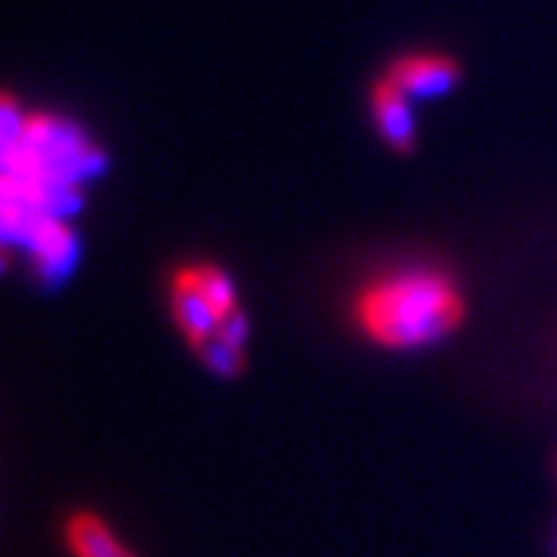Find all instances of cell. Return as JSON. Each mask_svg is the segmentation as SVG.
Here are the masks:
<instances>
[{"instance_id": "3", "label": "cell", "mask_w": 557, "mask_h": 557, "mask_svg": "<svg viewBox=\"0 0 557 557\" xmlns=\"http://www.w3.org/2000/svg\"><path fill=\"white\" fill-rule=\"evenodd\" d=\"M22 248L28 251V263L44 282H57L72 273L78 260V236L69 226L65 214H47L38 218L20 236Z\"/></svg>"}, {"instance_id": "5", "label": "cell", "mask_w": 557, "mask_h": 557, "mask_svg": "<svg viewBox=\"0 0 557 557\" xmlns=\"http://www.w3.org/2000/svg\"><path fill=\"white\" fill-rule=\"evenodd\" d=\"M372 112H375V121H379L381 137L387 139L391 149L409 152L416 146V119H412V109H409V94L391 75L375 84Z\"/></svg>"}, {"instance_id": "4", "label": "cell", "mask_w": 557, "mask_h": 557, "mask_svg": "<svg viewBox=\"0 0 557 557\" xmlns=\"http://www.w3.org/2000/svg\"><path fill=\"white\" fill-rule=\"evenodd\" d=\"M62 545L69 557H139L115 523L94 508H78L62 520Z\"/></svg>"}, {"instance_id": "6", "label": "cell", "mask_w": 557, "mask_h": 557, "mask_svg": "<svg viewBox=\"0 0 557 557\" xmlns=\"http://www.w3.org/2000/svg\"><path fill=\"white\" fill-rule=\"evenodd\" d=\"M458 75L461 72H458L456 62L449 57H434V53L403 57L391 72V78L416 100H428V97H440V94L453 90Z\"/></svg>"}, {"instance_id": "1", "label": "cell", "mask_w": 557, "mask_h": 557, "mask_svg": "<svg viewBox=\"0 0 557 557\" xmlns=\"http://www.w3.org/2000/svg\"><path fill=\"white\" fill-rule=\"evenodd\" d=\"M359 338L381 350H424L453 338L468 319L456 278L437 267H397L366 278L350 300Z\"/></svg>"}, {"instance_id": "2", "label": "cell", "mask_w": 557, "mask_h": 557, "mask_svg": "<svg viewBox=\"0 0 557 557\" xmlns=\"http://www.w3.org/2000/svg\"><path fill=\"white\" fill-rule=\"evenodd\" d=\"M168 307L180 341L214 375L233 379L248 366V313L233 276L211 263H180L168 278Z\"/></svg>"}]
</instances>
